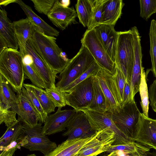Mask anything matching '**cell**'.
Returning <instances> with one entry per match:
<instances>
[{
    "instance_id": "23",
    "label": "cell",
    "mask_w": 156,
    "mask_h": 156,
    "mask_svg": "<svg viewBox=\"0 0 156 156\" xmlns=\"http://www.w3.org/2000/svg\"><path fill=\"white\" fill-rule=\"evenodd\" d=\"M124 5L122 0H106L103 6L101 24L115 26L121 16Z\"/></svg>"
},
{
    "instance_id": "12",
    "label": "cell",
    "mask_w": 156,
    "mask_h": 156,
    "mask_svg": "<svg viewBox=\"0 0 156 156\" xmlns=\"http://www.w3.org/2000/svg\"><path fill=\"white\" fill-rule=\"evenodd\" d=\"M133 140L150 149L156 150V119L141 113Z\"/></svg>"
},
{
    "instance_id": "3",
    "label": "cell",
    "mask_w": 156,
    "mask_h": 156,
    "mask_svg": "<svg viewBox=\"0 0 156 156\" xmlns=\"http://www.w3.org/2000/svg\"><path fill=\"white\" fill-rule=\"evenodd\" d=\"M22 133L18 140L20 146L30 151H38L46 156L57 146L42 132L40 123L32 125L22 123Z\"/></svg>"
},
{
    "instance_id": "33",
    "label": "cell",
    "mask_w": 156,
    "mask_h": 156,
    "mask_svg": "<svg viewBox=\"0 0 156 156\" xmlns=\"http://www.w3.org/2000/svg\"><path fill=\"white\" fill-rule=\"evenodd\" d=\"M106 0H94L92 12L87 29H94L101 24L103 5Z\"/></svg>"
},
{
    "instance_id": "18",
    "label": "cell",
    "mask_w": 156,
    "mask_h": 156,
    "mask_svg": "<svg viewBox=\"0 0 156 156\" xmlns=\"http://www.w3.org/2000/svg\"><path fill=\"white\" fill-rule=\"evenodd\" d=\"M19 44L13 25L7 16L6 10L0 9V53L11 48L18 50Z\"/></svg>"
},
{
    "instance_id": "9",
    "label": "cell",
    "mask_w": 156,
    "mask_h": 156,
    "mask_svg": "<svg viewBox=\"0 0 156 156\" xmlns=\"http://www.w3.org/2000/svg\"><path fill=\"white\" fill-rule=\"evenodd\" d=\"M94 76H90L75 86L69 93H65L67 105L77 111L89 108L93 98Z\"/></svg>"
},
{
    "instance_id": "19",
    "label": "cell",
    "mask_w": 156,
    "mask_h": 156,
    "mask_svg": "<svg viewBox=\"0 0 156 156\" xmlns=\"http://www.w3.org/2000/svg\"><path fill=\"white\" fill-rule=\"evenodd\" d=\"M94 29L108 54L115 63L118 33L114 26L101 24Z\"/></svg>"
},
{
    "instance_id": "26",
    "label": "cell",
    "mask_w": 156,
    "mask_h": 156,
    "mask_svg": "<svg viewBox=\"0 0 156 156\" xmlns=\"http://www.w3.org/2000/svg\"><path fill=\"white\" fill-rule=\"evenodd\" d=\"M22 125L20 118L18 117L16 122L7 128L5 132L0 139V149L18 140L23 132Z\"/></svg>"
},
{
    "instance_id": "36",
    "label": "cell",
    "mask_w": 156,
    "mask_h": 156,
    "mask_svg": "<svg viewBox=\"0 0 156 156\" xmlns=\"http://www.w3.org/2000/svg\"><path fill=\"white\" fill-rule=\"evenodd\" d=\"M99 68V66L95 61L84 73L64 89L60 90L64 93H69L75 86L85 79L90 76H95Z\"/></svg>"
},
{
    "instance_id": "5",
    "label": "cell",
    "mask_w": 156,
    "mask_h": 156,
    "mask_svg": "<svg viewBox=\"0 0 156 156\" xmlns=\"http://www.w3.org/2000/svg\"><path fill=\"white\" fill-rule=\"evenodd\" d=\"M118 33L115 63L130 82L134 60L133 35L131 29Z\"/></svg>"
},
{
    "instance_id": "31",
    "label": "cell",
    "mask_w": 156,
    "mask_h": 156,
    "mask_svg": "<svg viewBox=\"0 0 156 156\" xmlns=\"http://www.w3.org/2000/svg\"><path fill=\"white\" fill-rule=\"evenodd\" d=\"M139 92L141 98L140 103L143 113L146 117H148L149 98L146 76L144 68L142 71Z\"/></svg>"
},
{
    "instance_id": "29",
    "label": "cell",
    "mask_w": 156,
    "mask_h": 156,
    "mask_svg": "<svg viewBox=\"0 0 156 156\" xmlns=\"http://www.w3.org/2000/svg\"><path fill=\"white\" fill-rule=\"evenodd\" d=\"M25 84L33 91L43 109L48 115L55 112L56 107L45 90L33 84Z\"/></svg>"
},
{
    "instance_id": "20",
    "label": "cell",
    "mask_w": 156,
    "mask_h": 156,
    "mask_svg": "<svg viewBox=\"0 0 156 156\" xmlns=\"http://www.w3.org/2000/svg\"><path fill=\"white\" fill-rule=\"evenodd\" d=\"M17 95V103L11 109L16 113L22 123L29 125L38 123V115L28 98L22 90Z\"/></svg>"
},
{
    "instance_id": "45",
    "label": "cell",
    "mask_w": 156,
    "mask_h": 156,
    "mask_svg": "<svg viewBox=\"0 0 156 156\" xmlns=\"http://www.w3.org/2000/svg\"><path fill=\"white\" fill-rule=\"evenodd\" d=\"M2 1V2H0V5H7L8 4L10 3H13L14 2L15 0H7V1H4V0H1Z\"/></svg>"
},
{
    "instance_id": "41",
    "label": "cell",
    "mask_w": 156,
    "mask_h": 156,
    "mask_svg": "<svg viewBox=\"0 0 156 156\" xmlns=\"http://www.w3.org/2000/svg\"><path fill=\"white\" fill-rule=\"evenodd\" d=\"M20 148L18 140L13 142L7 146L0 149V156H13L16 151Z\"/></svg>"
},
{
    "instance_id": "42",
    "label": "cell",
    "mask_w": 156,
    "mask_h": 156,
    "mask_svg": "<svg viewBox=\"0 0 156 156\" xmlns=\"http://www.w3.org/2000/svg\"><path fill=\"white\" fill-rule=\"evenodd\" d=\"M150 149L140 144L137 148L127 153L119 152L121 154V155L119 154L120 156H147Z\"/></svg>"
},
{
    "instance_id": "4",
    "label": "cell",
    "mask_w": 156,
    "mask_h": 156,
    "mask_svg": "<svg viewBox=\"0 0 156 156\" xmlns=\"http://www.w3.org/2000/svg\"><path fill=\"white\" fill-rule=\"evenodd\" d=\"M95 62L88 50L82 45L78 52L69 60L60 73L56 86L60 90L64 89L84 73Z\"/></svg>"
},
{
    "instance_id": "49",
    "label": "cell",
    "mask_w": 156,
    "mask_h": 156,
    "mask_svg": "<svg viewBox=\"0 0 156 156\" xmlns=\"http://www.w3.org/2000/svg\"></svg>"
},
{
    "instance_id": "28",
    "label": "cell",
    "mask_w": 156,
    "mask_h": 156,
    "mask_svg": "<svg viewBox=\"0 0 156 156\" xmlns=\"http://www.w3.org/2000/svg\"><path fill=\"white\" fill-rule=\"evenodd\" d=\"M92 87V99L90 105L87 109L101 112H106V107L105 96L99 84L98 80L95 76L94 77L93 81Z\"/></svg>"
},
{
    "instance_id": "16",
    "label": "cell",
    "mask_w": 156,
    "mask_h": 156,
    "mask_svg": "<svg viewBox=\"0 0 156 156\" xmlns=\"http://www.w3.org/2000/svg\"><path fill=\"white\" fill-rule=\"evenodd\" d=\"M66 129L62 136H67L68 140L87 138L96 132L92 129L85 113L81 111H77Z\"/></svg>"
},
{
    "instance_id": "6",
    "label": "cell",
    "mask_w": 156,
    "mask_h": 156,
    "mask_svg": "<svg viewBox=\"0 0 156 156\" xmlns=\"http://www.w3.org/2000/svg\"><path fill=\"white\" fill-rule=\"evenodd\" d=\"M81 111L85 113L94 131L105 130L115 134V140L112 145L124 144L133 141L117 128L108 112L87 109Z\"/></svg>"
},
{
    "instance_id": "40",
    "label": "cell",
    "mask_w": 156,
    "mask_h": 156,
    "mask_svg": "<svg viewBox=\"0 0 156 156\" xmlns=\"http://www.w3.org/2000/svg\"><path fill=\"white\" fill-rule=\"evenodd\" d=\"M56 0H32L35 9L40 13L48 16Z\"/></svg>"
},
{
    "instance_id": "1",
    "label": "cell",
    "mask_w": 156,
    "mask_h": 156,
    "mask_svg": "<svg viewBox=\"0 0 156 156\" xmlns=\"http://www.w3.org/2000/svg\"><path fill=\"white\" fill-rule=\"evenodd\" d=\"M31 38L37 51L46 63L57 74L60 73L70 59L64 55L56 44V38L45 34L35 25Z\"/></svg>"
},
{
    "instance_id": "44",
    "label": "cell",
    "mask_w": 156,
    "mask_h": 156,
    "mask_svg": "<svg viewBox=\"0 0 156 156\" xmlns=\"http://www.w3.org/2000/svg\"><path fill=\"white\" fill-rule=\"evenodd\" d=\"M130 82L126 79L125 85L123 90L122 101L121 107H122L130 102Z\"/></svg>"
},
{
    "instance_id": "2",
    "label": "cell",
    "mask_w": 156,
    "mask_h": 156,
    "mask_svg": "<svg viewBox=\"0 0 156 156\" xmlns=\"http://www.w3.org/2000/svg\"><path fill=\"white\" fill-rule=\"evenodd\" d=\"M0 74L17 94L21 91L25 80L23 58L18 50L7 48L0 53Z\"/></svg>"
},
{
    "instance_id": "25",
    "label": "cell",
    "mask_w": 156,
    "mask_h": 156,
    "mask_svg": "<svg viewBox=\"0 0 156 156\" xmlns=\"http://www.w3.org/2000/svg\"><path fill=\"white\" fill-rule=\"evenodd\" d=\"M12 88L0 74V104L11 108L17 101L18 97Z\"/></svg>"
},
{
    "instance_id": "24",
    "label": "cell",
    "mask_w": 156,
    "mask_h": 156,
    "mask_svg": "<svg viewBox=\"0 0 156 156\" xmlns=\"http://www.w3.org/2000/svg\"><path fill=\"white\" fill-rule=\"evenodd\" d=\"M15 3L18 4L23 10L27 17L30 18L33 23L41 30L46 35L55 37L59 35V32L50 26L37 15L31 7L22 0H15Z\"/></svg>"
},
{
    "instance_id": "37",
    "label": "cell",
    "mask_w": 156,
    "mask_h": 156,
    "mask_svg": "<svg viewBox=\"0 0 156 156\" xmlns=\"http://www.w3.org/2000/svg\"><path fill=\"white\" fill-rule=\"evenodd\" d=\"M16 113L10 108L0 104V124L4 123L8 127L16 122Z\"/></svg>"
},
{
    "instance_id": "7",
    "label": "cell",
    "mask_w": 156,
    "mask_h": 156,
    "mask_svg": "<svg viewBox=\"0 0 156 156\" xmlns=\"http://www.w3.org/2000/svg\"><path fill=\"white\" fill-rule=\"evenodd\" d=\"M80 41L82 45L87 48L100 67L113 75L115 74L116 64L108 54L94 29L87 30Z\"/></svg>"
},
{
    "instance_id": "39",
    "label": "cell",
    "mask_w": 156,
    "mask_h": 156,
    "mask_svg": "<svg viewBox=\"0 0 156 156\" xmlns=\"http://www.w3.org/2000/svg\"><path fill=\"white\" fill-rule=\"evenodd\" d=\"M112 79L122 104L123 91L126 81L125 77L123 73L116 67L115 74L112 76Z\"/></svg>"
},
{
    "instance_id": "35",
    "label": "cell",
    "mask_w": 156,
    "mask_h": 156,
    "mask_svg": "<svg viewBox=\"0 0 156 156\" xmlns=\"http://www.w3.org/2000/svg\"><path fill=\"white\" fill-rule=\"evenodd\" d=\"M45 90L56 107L62 108L67 105L65 93L56 86Z\"/></svg>"
},
{
    "instance_id": "13",
    "label": "cell",
    "mask_w": 156,
    "mask_h": 156,
    "mask_svg": "<svg viewBox=\"0 0 156 156\" xmlns=\"http://www.w3.org/2000/svg\"><path fill=\"white\" fill-rule=\"evenodd\" d=\"M27 54L32 58V65L44 81L47 88L55 86V79L57 73L46 63L37 51L31 38L27 41L26 46Z\"/></svg>"
},
{
    "instance_id": "10",
    "label": "cell",
    "mask_w": 156,
    "mask_h": 156,
    "mask_svg": "<svg viewBox=\"0 0 156 156\" xmlns=\"http://www.w3.org/2000/svg\"><path fill=\"white\" fill-rule=\"evenodd\" d=\"M112 75L100 67L95 76L105 96L106 112L117 113L121 109V102L113 83Z\"/></svg>"
},
{
    "instance_id": "17",
    "label": "cell",
    "mask_w": 156,
    "mask_h": 156,
    "mask_svg": "<svg viewBox=\"0 0 156 156\" xmlns=\"http://www.w3.org/2000/svg\"><path fill=\"white\" fill-rule=\"evenodd\" d=\"M115 140L114 133L105 130H101L96 137L82 149L77 156H97L106 152Z\"/></svg>"
},
{
    "instance_id": "8",
    "label": "cell",
    "mask_w": 156,
    "mask_h": 156,
    "mask_svg": "<svg viewBox=\"0 0 156 156\" xmlns=\"http://www.w3.org/2000/svg\"><path fill=\"white\" fill-rule=\"evenodd\" d=\"M109 113L117 128L133 140L141 113L135 100L122 107L119 112Z\"/></svg>"
},
{
    "instance_id": "11",
    "label": "cell",
    "mask_w": 156,
    "mask_h": 156,
    "mask_svg": "<svg viewBox=\"0 0 156 156\" xmlns=\"http://www.w3.org/2000/svg\"><path fill=\"white\" fill-rule=\"evenodd\" d=\"M133 37L134 54V64L130 80V98L131 101L135 100V94L139 91L142 66V47L140 36L136 27L134 26L131 29Z\"/></svg>"
},
{
    "instance_id": "21",
    "label": "cell",
    "mask_w": 156,
    "mask_h": 156,
    "mask_svg": "<svg viewBox=\"0 0 156 156\" xmlns=\"http://www.w3.org/2000/svg\"><path fill=\"white\" fill-rule=\"evenodd\" d=\"M100 131L96 132L93 136L85 138L67 139L44 156H77L82 149L96 137Z\"/></svg>"
},
{
    "instance_id": "27",
    "label": "cell",
    "mask_w": 156,
    "mask_h": 156,
    "mask_svg": "<svg viewBox=\"0 0 156 156\" xmlns=\"http://www.w3.org/2000/svg\"><path fill=\"white\" fill-rule=\"evenodd\" d=\"M94 0H78L75 5L76 11L80 22L87 27L91 19Z\"/></svg>"
},
{
    "instance_id": "15",
    "label": "cell",
    "mask_w": 156,
    "mask_h": 156,
    "mask_svg": "<svg viewBox=\"0 0 156 156\" xmlns=\"http://www.w3.org/2000/svg\"><path fill=\"white\" fill-rule=\"evenodd\" d=\"M47 16L55 26L62 30L72 24L77 23L76 20L77 15L74 8L64 6L58 0H56Z\"/></svg>"
},
{
    "instance_id": "22",
    "label": "cell",
    "mask_w": 156,
    "mask_h": 156,
    "mask_svg": "<svg viewBox=\"0 0 156 156\" xmlns=\"http://www.w3.org/2000/svg\"><path fill=\"white\" fill-rule=\"evenodd\" d=\"M12 23L20 51L23 58L27 55L26 44L27 41L32 38L34 25L31 20L27 17L13 21Z\"/></svg>"
},
{
    "instance_id": "47",
    "label": "cell",
    "mask_w": 156,
    "mask_h": 156,
    "mask_svg": "<svg viewBox=\"0 0 156 156\" xmlns=\"http://www.w3.org/2000/svg\"><path fill=\"white\" fill-rule=\"evenodd\" d=\"M106 156H120L119 152L114 151L107 155Z\"/></svg>"
},
{
    "instance_id": "46",
    "label": "cell",
    "mask_w": 156,
    "mask_h": 156,
    "mask_svg": "<svg viewBox=\"0 0 156 156\" xmlns=\"http://www.w3.org/2000/svg\"><path fill=\"white\" fill-rule=\"evenodd\" d=\"M60 2L63 5L67 7H68L70 3V1L69 0H62L60 1Z\"/></svg>"
},
{
    "instance_id": "48",
    "label": "cell",
    "mask_w": 156,
    "mask_h": 156,
    "mask_svg": "<svg viewBox=\"0 0 156 156\" xmlns=\"http://www.w3.org/2000/svg\"><path fill=\"white\" fill-rule=\"evenodd\" d=\"M27 156H37L35 154H31L27 155Z\"/></svg>"
},
{
    "instance_id": "30",
    "label": "cell",
    "mask_w": 156,
    "mask_h": 156,
    "mask_svg": "<svg viewBox=\"0 0 156 156\" xmlns=\"http://www.w3.org/2000/svg\"><path fill=\"white\" fill-rule=\"evenodd\" d=\"M21 90L28 98L38 114L39 123H44L48 114L43 109L34 92L25 83H23Z\"/></svg>"
},
{
    "instance_id": "14",
    "label": "cell",
    "mask_w": 156,
    "mask_h": 156,
    "mask_svg": "<svg viewBox=\"0 0 156 156\" xmlns=\"http://www.w3.org/2000/svg\"><path fill=\"white\" fill-rule=\"evenodd\" d=\"M58 108L55 113L48 115L43 126L44 134L49 135L66 130L77 112L74 109L62 110Z\"/></svg>"
},
{
    "instance_id": "43",
    "label": "cell",
    "mask_w": 156,
    "mask_h": 156,
    "mask_svg": "<svg viewBox=\"0 0 156 156\" xmlns=\"http://www.w3.org/2000/svg\"><path fill=\"white\" fill-rule=\"evenodd\" d=\"M148 91L150 105L156 113V80L151 85Z\"/></svg>"
},
{
    "instance_id": "34",
    "label": "cell",
    "mask_w": 156,
    "mask_h": 156,
    "mask_svg": "<svg viewBox=\"0 0 156 156\" xmlns=\"http://www.w3.org/2000/svg\"><path fill=\"white\" fill-rule=\"evenodd\" d=\"M32 64H27L23 63V71L25 76H27L30 80L33 85L43 89L47 88L44 81Z\"/></svg>"
},
{
    "instance_id": "32",
    "label": "cell",
    "mask_w": 156,
    "mask_h": 156,
    "mask_svg": "<svg viewBox=\"0 0 156 156\" xmlns=\"http://www.w3.org/2000/svg\"><path fill=\"white\" fill-rule=\"evenodd\" d=\"M150 42V54L152 66L150 70L156 78V20L151 22L149 32Z\"/></svg>"
},
{
    "instance_id": "38",
    "label": "cell",
    "mask_w": 156,
    "mask_h": 156,
    "mask_svg": "<svg viewBox=\"0 0 156 156\" xmlns=\"http://www.w3.org/2000/svg\"><path fill=\"white\" fill-rule=\"evenodd\" d=\"M140 16L145 20L156 12V0H140Z\"/></svg>"
}]
</instances>
